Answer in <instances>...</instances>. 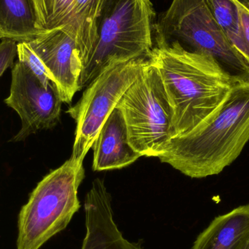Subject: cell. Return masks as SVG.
<instances>
[{
  "label": "cell",
  "instance_id": "1",
  "mask_svg": "<svg viewBox=\"0 0 249 249\" xmlns=\"http://www.w3.org/2000/svg\"><path fill=\"white\" fill-rule=\"evenodd\" d=\"M149 59L172 109L173 137L212 121L244 77L231 74L213 57L177 43H156Z\"/></svg>",
  "mask_w": 249,
  "mask_h": 249
},
{
  "label": "cell",
  "instance_id": "2",
  "mask_svg": "<svg viewBox=\"0 0 249 249\" xmlns=\"http://www.w3.org/2000/svg\"><path fill=\"white\" fill-rule=\"evenodd\" d=\"M249 142V78L244 76L212 121L171 138L158 158L190 178H206L231 165Z\"/></svg>",
  "mask_w": 249,
  "mask_h": 249
},
{
  "label": "cell",
  "instance_id": "3",
  "mask_svg": "<svg viewBox=\"0 0 249 249\" xmlns=\"http://www.w3.org/2000/svg\"><path fill=\"white\" fill-rule=\"evenodd\" d=\"M155 16L150 0H103L80 74V90L118 64L149 56Z\"/></svg>",
  "mask_w": 249,
  "mask_h": 249
},
{
  "label": "cell",
  "instance_id": "4",
  "mask_svg": "<svg viewBox=\"0 0 249 249\" xmlns=\"http://www.w3.org/2000/svg\"><path fill=\"white\" fill-rule=\"evenodd\" d=\"M83 161L70 158L38 183L19 212L16 249H39L67 228L81 207Z\"/></svg>",
  "mask_w": 249,
  "mask_h": 249
},
{
  "label": "cell",
  "instance_id": "5",
  "mask_svg": "<svg viewBox=\"0 0 249 249\" xmlns=\"http://www.w3.org/2000/svg\"><path fill=\"white\" fill-rule=\"evenodd\" d=\"M156 43H177L213 57L225 68L249 78V64L227 38L206 0H173L154 24Z\"/></svg>",
  "mask_w": 249,
  "mask_h": 249
},
{
  "label": "cell",
  "instance_id": "6",
  "mask_svg": "<svg viewBox=\"0 0 249 249\" xmlns=\"http://www.w3.org/2000/svg\"><path fill=\"white\" fill-rule=\"evenodd\" d=\"M116 107L124 115L132 148L141 157L158 158L173 137V112L160 76L149 58Z\"/></svg>",
  "mask_w": 249,
  "mask_h": 249
},
{
  "label": "cell",
  "instance_id": "7",
  "mask_svg": "<svg viewBox=\"0 0 249 249\" xmlns=\"http://www.w3.org/2000/svg\"><path fill=\"white\" fill-rule=\"evenodd\" d=\"M149 56L118 64L95 79L68 113L76 123L71 158L84 160L101 129L118 102L137 79Z\"/></svg>",
  "mask_w": 249,
  "mask_h": 249
},
{
  "label": "cell",
  "instance_id": "8",
  "mask_svg": "<svg viewBox=\"0 0 249 249\" xmlns=\"http://www.w3.org/2000/svg\"><path fill=\"white\" fill-rule=\"evenodd\" d=\"M4 102L21 121V128L11 142H23L31 135L53 128L59 123L63 102L56 86L52 82L44 86L21 61L12 67L10 94Z\"/></svg>",
  "mask_w": 249,
  "mask_h": 249
},
{
  "label": "cell",
  "instance_id": "9",
  "mask_svg": "<svg viewBox=\"0 0 249 249\" xmlns=\"http://www.w3.org/2000/svg\"><path fill=\"white\" fill-rule=\"evenodd\" d=\"M45 66L63 103L70 104L80 91L83 70L80 48L75 38L64 27L43 32L28 42Z\"/></svg>",
  "mask_w": 249,
  "mask_h": 249
},
{
  "label": "cell",
  "instance_id": "10",
  "mask_svg": "<svg viewBox=\"0 0 249 249\" xmlns=\"http://www.w3.org/2000/svg\"><path fill=\"white\" fill-rule=\"evenodd\" d=\"M86 235L81 249H146L124 238L115 222L112 196L103 180L96 178L84 203Z\"/></svg>",
  "mask_w": 249,
  "mask_h": 249
},
{
  "label": "cell",
  "instance_id": "11",
  "mask_svg": "<svg viewBox=\"0 0 249 249\" xmlns=\"http://www.w3.org/2000/svg\"><path fill=\"white\" fill-rule=\"evenodd\" d=\"M94 171L120 169L136 162L141 155L129 143L127 127L118 108L112 111L93 143Z\"/></svg>",
  "mask_w": 249,
  "mask_h": 249
},
{
  "label": "cell",
  "instance_id": "12",
  "mask_svg": "<svg viewBox=\"0 0 249 249\" xmlns=\"http://www.w3.org/2000/svg\"><path fill=\"white\" fill-rule=\"evenodd\" d=\"M249 238V204L219 215L199 234L191 249H244Z\"/></svg>",
  "mask_w": 249,
  "mask_h": 249
},
{
  "label": "cell",
  "instance_id": "13",
  "mask_svg": "<svg viewBox=\"0 0 249 249\" xmlns=\"http://www.w3.org/2000/svg\"><path fill=\"white\" fill-rule=\"evenodd\" d=\"M39 29L35 0H0V39L29 42Z\"/></svg>",
  "mask_w": 249,
  "mask_h": 249
},
{
  "label": "cell",
  "instance_id": "14",
  "mask_svg": "<svg viewBox=\"0 0 249 249\" xmlns=\"http://www.w3.org/2000/svg\"><path fill=\"white\" fill-rule=\"evenodd\" d=\"M103 0H74L72 10L64 26L77 40L83 66L94 39L95 23Z\"/></svg>",
  "mask_w": 249,
  "mask_h": 249
},
{
  "label": "cell",
  "instance_id": "15",
  "mask_svg": "<svg viewBox=\"0 0 249 249\" xmlns=\"http://www.w3.org/2000/svg\"><path fill=\"white\" fill-rule=\"evenodd\" d=\"M216 21L237 52L249 64V51L233 0H206Z\"/></svg>",
  "mask_w": 249,
  "mask_h": 249
},
{
  "label": "cell",
  "instance_id": "16",
  "mask_svg": "<svg viewBox=\"0 0 249 249\" xmlns=\"http://www.w3.org/2000/svg\"><path fill=\"white\" fill-rule=\"evenodd\" d=\"M42 32L64 27L72 10L74 0H35Z\"/></svg>",
  "mask_w": 249,
  "mask_h": 249
},
{
  "label": "cell",
  "instance_id": "17",
  "mask_svg": "<svg viewBox=\"0 0 249 249\" xmlns=\"http://www.w3.org/2000/svg\"><path fill=\"white\" fill-rule=\"evenodd\" d=\"M18 61L24 63L32 72L43 83L48 86L51 83L49 74L37 55L29 46L28 42L18 43Z\"/></svg>",
  "mask_w": 249,
  "mask_h": 249
},
{
  "label": "cell",
  "instance_id": "18",
  "mask_svg": "<svg viewBox=\"0 0 249 249\" xmlns=\"http://www.w3.org/2000/svg\"><path fill=\"white\" fill-rule=\"evenodd\" d=\"M18 55V42L10 39H2L0 42V77L8 68L14 65Z\"/></svg>",
  "mask_w": 249,
  "mask_h": 249
},
{
  "label": "cell",
  "instance_id": "19",
  "mask_svg": "<svg viewBox=\"0 0 249 249\" xmlns=\"http://www.w3.org/2000/svg\"><path fill=\"white\" fill-rule=\"evenodd\" d=\"M238 8L240 23L249 55V0H233Z\"/></svg>",
  "mask_w": 249,
  "mask_h": 249
},
{
  "label": "cell",
  "instance_id": "20",
  "mask_svg": "<svg viewBox=\"0 0 249 249\" xmlns=\"http://www.w3.org/2000/svg\"><path fill=\"white\" fill-rule=\"evenodd\" d=\"M244 249H249V238L248 241H247V244H246L245 247H244Z\"/></svg>",
  "mask_w": 249,
  "mask_h": 249
}]
</instances>
